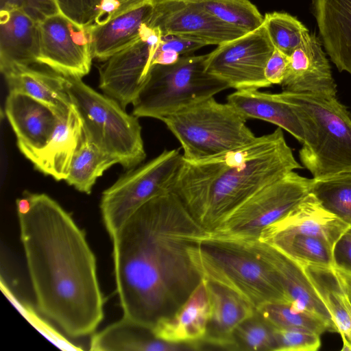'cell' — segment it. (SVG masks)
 Instances as JSON below:
<instances>
[{"mask_svg":"<svg viewBox=\"0 0 351 351\" xmlns=\"http://www.w3.org/2000/svg\"><path fill=\"white\" fill-rule=\"evenodd\" d=\"M275 328H293L311 331L321 335L331 331L329 325L320 317L306 311H295L284 303H268L256 311Z\"/></svg>","mask_w":351,"mask_h":351,"instance_id":"cell-34","label":"cell"},{"mask_svg":"<svg viewBox=\"0 0 351 351\" xmlns=\"http://www.w3.org/2000/svg\"><path fill=\"white\" fill-rule=\"evenodd\" d=\"M311 193L325 208L351 226V172L313 178Z\"/></svg>","mask_w":351,"mask_h":351,"instance_id":"cell-31","label":"cell"},{"mask_svg":"<svg viewBox=\"0 0 351 351\" xmlns=\"http://www.w3.org/2000/svg\"><path fill=\"white\" fill-rule=\"evenodd\" d=\"M283 91L336 96V84L322 41L310 34L290 56Z\"/></svg>","mask_w":351,"mask_h":351,"instance_id":"cell-20","label":"cell"},{"mask_svg":"<svg viewBox=\"0 0 351 351\" xmlns=\"http://www.w3.org/2000/svg\"><path fill=\"white\" fill-rule=\"evenodd\" d=\"M144 27L138 40L104 60L99 69V88L124 109L132 104L152 66V48Z\"/></svg>","mask_w":351,"mask_h":351,"instance_id":"cell-14","label":"cell"},{"mask_svg":"<svg viewBox=\"0 0 351 351\" xmlns=\"http://www.w3.org/2000/svg\"><path fill=\"white\" fill-rule=\"evenodd\" d=\"M263 23L274 47L287 56L298 48L310 34L302 22L285 12L267 13Z\"/></svg>","mask_w":351,"mask_h":351,"instance_id":"cell-33","label":"cell"},{"mask_svg":"<svg viewBox=\"0 0 351 351\" xmlns=\"http://www.w3.org/2000/svg\"><path fill=\"white\" fill-rule=\"evenodd\" d=\"M206 56H182L172 64L153 65L132 102V114L161 121L228 88L206 71Z\"/></svg>","mask_w":351,"mask_h":351,"instance_id":"cell-7","label":"cell"},{"mask_svg":"<svg viewBox=\"0 0 351 351\" xmlns=\"http://www.w3.org/2000/svg\"><path fill=\"white\" fill-rule=\"evenodd\" d=\"M312 183L313 178L291 171L254 193L208 233L242 241L258 239L266 227L287 215L311 192Z\"/></svg>","mask_w":351,"mask_h":351,"instance_id":"cell-10","label":"cell"},{"mask_svg":"<svg viewBox=\"0 0 351 351\" xmlns=\"http://www.w3.org/2000/svg\"><path fill=\"white\" fill-rule=\"evenodd\" d=\"M227 102L246 119H256L276 125L302 144L304 132L291 105L279 93L258 89L239 90L227 97Z\"/></svg>","mask_w":351,"mask_h":351,"instance_id":"cell-26","label":"cell"},{"mask_svg":"<svg viewBox=\"0 0 351 351\" xmlns=\"http://www.w3.org/2000/svg\"><path fill=\"white\" fill-rule=\"evenodd\" d=\"M60 13L83 27L94 23L100 0H55Z\"/></svg>","mask_w":351,"mask_h":351,"instance_id":"cell-37","label":"cell"},{"mask_svg":"<svg viewBox=\"0 0 351 351\" xmlns=\"http://www.w3.org/2000/svg\"><path fill=\"white\" fill-rule=\"evenodd\" d=\"M312 8L330 60L351 75V0H312Z\"/></svg>","mask_w":351,"mask_h":351,"instance_id":"cell-24","label":"cell"},{"mask_svg":"<svg viewBox=\"0 0 351 351\" xmlns=\"http://www.w3.org/2000/svg\"><path fill=\"white\" fill-rule=\"evenodd\" d=\"M120 2L126 5H134L140 3L144 0H119Z\"/></svg>","mask_w":351,"mask_h":351,"instance_id":"cell-45","label":"cell"},{"mask_svg":"<svg viewBox=\"0 0 351 351\" xmlns=\"http://www.w3.org/2000/svg\"><path fill=\"white\" fill-rule=\"evenodd\" d=\"M117 163L116 158L101 150L84 131L65 181L77 191L89 194L97 179Z\"/></svg>","mask_w":351,"mask_h":351,"instance_id":"cell-29","label":"cell"},{"mask_svg":"<svg viewBox=\"0 0 351 351\" xmlns=\"http://www.w3.org/2000/svg\"><path fill=\"white\" fill-rule=\"evenodd\" d=\"M189 253L202 278L234 291L256 311L268 303L289 304L278 275L247 241L206 232Z\"/></svg>","mask_w":351,"mask_h":351,"instance_id":"cell-4","label":"cell"},{"mask_svg":"<svg viewBox=\"0 0 351 351\" xmlns=\"http://www.w3.org/2000/svg\"><path fill=\"white\" fill-rule=\"evenodd\" d=\"M205 282L210 302V318L203 342L237 350L234 330L243 322L253 316L256 310L234 291L211 281L205 280Z\"/></svg>","mask_w":351,"mask_h":351,"instance_id":"cell-22","label":"cell"},{"mask_svg":"<svg viewBox=\"0 0 351 351\" xmlns=\"http://www.w3.org/2000/svg\"><path fill=\"white\" fill-rule=\"evenodd\" d=\"M289 62V56L274 49L265 69V77L271 85L282 84L287 71Z\"/></svg>","mask_w":351,"mask_h":351,"instance_id":"cell-39","label":"cell"},{"mask_svg":"<svg viewBox=\"0 0 351 351\" xmlns=\"http://www.w3.org/2000/svg\"><path fill=\"white\" fill-rule=\"evenodd\" d=\"M206 232L171 191L149 199L111 237L123 317L152 328L202 280L189 247Z\"/></svg>","mask_w":351,"mask_h":351,"instance_id":"cell-1","label":"cell"},{"mask_svg":"<svg viewBox=\"0 0 351 351\" xmlns=\"http://www.w3.org/2000/svg\"><path fill=\"white\" fill-rule=\"evenodd\" d=\"M55 112L58 124L49 142L43 148L23 155L36 169L60 181L65 180L68 176L73 157L83 136L84 126L73 103Z\"/></svg>","mask_w":351,"mask_h":351,"instance_id":"cell-16","label":"cell"},{"mask_svg":"<svg viewBox=\"0 0 351 351\" xmlns=\"http://www.w3.org/2000/svg\"><path fill=\"white\" fill-rule=\"evenodd\" d=\"M9 92L30 96L54 110L72 104L63 75L54 71L19 67L3 74Z\"/></svg>","mask_w":351,"mask_h":351,"instance_id":"cell-27","label":"cell"},{"mask_svg":"<svg viewBox=\"0 0 351 351\" xmlns=\"http://www.w3.org/2000/svg\"><path fill=\"white\" fill-rule=\"evenodd\" d=\"M300 168L282 129L278 128L246 145L213 157L183 159L170 191L210 232L254 193Z\"/></svg>","mask_w":351,"mask_h":351,"instance_id":"cell-3","label":"cell"},{"mask_svg":"<svg viewBox=\"0 0 351 351\" xmlns=\"http://www.w3.org/2000/svg\"><path fill=\"white\" fill-rule=\"evenodd\" d=\"M39 53V21L19 8L0 9L1 73L38 63Z\"/></svg>","mask_w":351,"mask_h":351,"instance_id":"cell-18","label":"cell"},{"mask_svg":"<svg viewBox=\"0 0 351 351\" xmlns=\"http://www.w3.org/2000/svg\"><path fill=\"white\" fill-rule=\"evenodd\" d=\"M237 350L275 351L276 342L274 328L256 311L234 330Z\"/></svg>","mask_w":351,"mask_h":351,"instance_id":"cell-35","label":"cell"},{"mask_svg":"<svg viewBox=\"0 0 351 351\" xmlns=\"http://www.w3.org/2000/svg\"><path fill=\"white\" fill-rule=\"evenodd\" d=\"M64 77L86 136L123 168H136L146 157L138 117L127 113L117 101L97 92L82 78Z\"/></svg>","mask_w":351,"mask_h":351,"instance_id":"cell-6","label":"cell"},{"mask_svg":"<svg viewBox=\"0 0 351 351\" xmlns=\"http://www.w3.org/2000/svg\"><path fill=\"white\" fill-rule=\"evenodd\" d=\"M94 351H178L199 350L197 344L178 343L156 338L152 328L122 317L93 335Z\"/></svg>","mask_w":351,"mask_h":351,"instance_id":"cell-25","label":"cell"},{"mask_svg":"<svg viewBox=\"0 0 351 351\" xmlns=\"http://www.w3.org/2000/svg\"><path fill=\"white\" fill-rule=\"evenodd\" d=\"M275 351H315L321 346L320 335L300 329L274 328Z\"/></svg>","mask_w":351,"mask_h":351,"instance_id":"cell-36","label":"cell"},{"mask_svg":"<svg viewBox=\"0 0 351 351\" xmlns=\"http://www.w3.org/2000/svg\"><path fill=\"white\" fill-rule=\"evenodd\" d=\"M350 226L310 192L287 215L266 227L258 239L265 242L279 235L302 234L321 238L334 248Z\"/></svg>","mask_w":351,"mask_h":351,"instance_id":"cell-17","label":"cell"},{"mask_svg":"<svg viewBox=\"0 0 351 351\" xmlns=\"http://www.w3.org/2000/svg\"><path fill=\"white\" fill-rule=\"evenodd\" d=\"M183 149L186 160H199L234 149L256 136L247 119L229 103L214 97L165 117L161 120Z\"/></svg>","mask_w":351,"mask_h":351,"instance_id":"cell-8","label":"cell"},{"mask_svg":"<svg viewBox=\"0 0 351 351\" xmlns=\"http://www.w3.org/2000/svg\"><path fill=\"white\" fill-rule=\"evenodd\" d=\"M152 11V1L144 0L106 21L90 25L93 58L104 61L138 40Z\"/></svg>","mask_w":351,"mask_h":351,"instance_id":"cell-21","label":"cell"},{"mask_svg":"<svg viewBox=\"0 0 351 351\" xmlns=\"http://www.w3.org/2000/svg\"><path fill=\"white\" fill-rule=\"evenodd\" d=\"M265 243L272 245L301 266H335L332 247L321 238L289 234L274 237Z\"/></svg>","mask_w":351,"mask_h":351,"instance_id":"cell-30","label":"cell"},{"mask_svg":"<svg viewBox=\"0 0 351 351\" xmlns=\"http://www.w3.org/2000/svg\"><path fill=\"white\" fill-rule=\"evenodd\" d=\"M210 302L205 280L171 315L162 318L152 328L160 339L178 343L200 344L207 332Z\"/></svg>","mask_w":351,"mask_h":351,"instance_id":"cell-23","label":"cell"},{"mask_svg":"<svg viewBox=\"0 0 351 351\" xmlns=\"http://www.w3.org/2000/svg\"><path fill=\"white\" fill-rule=\"evenodd\" d=\"M25 195L28 207L17 214L37 307L69 336L91 335L104 318V298L86 235L49 195Z\"/></svg>","mask_w":351,"mask_h":351,"instance_id":"cell-2","label":"cell"},{"mask_svg":"<svg viewBox=\"0 0 351 351\" xmlns=\"http://www.w3.org/2000/svg\"><path fill=\"white\" fill-rule=\"evenodd\" d=\"M304 132L300 159L322 179L351 172V115L336 96L282 91Z\"/></svg>","mask_w":351,"mask_h":351,"instance_id":"cell-5","label":"cell"},{"mask_svg":"<svg viewBox=\"0 0 351 351\" xmlns=\"http://www.w3.org/2000/svg\"><path fill=\"white\" fill-rule=\"evenodd\" d=\"M5 112L23 154L43 148L58 124V115L53 109L20 93L9 92Z\"/></svg>","mask_w":351,"mask_h":351,"instance_id":"cell-19","label":"cell"},{"mask_svg":"<svg viewBox=\"0 0 351 351\" xmlns=\"http://www.w3.org/2000/svg\"><path fill=\"white\" fill-rule=\"evenodd\" d=\"M203 7L221 21L245 33L259 27L264 21L255 5L249 0H199Z\"/></svg>","mask_w":351,"mask_h":351,"instance_id":"cell-32","label":"cell"},{"mask_svg":"<svg viewBox=\"0 0 351 351\" xmlns=\"http://www.w3.org/2000/svg\"><path fill=\"white\" fill-rule=\"evenodd\" d=\"M275 47L264 23L207 54L206 70L237 90L267 88L266 64Z\"/></svg>","mask_w":351,"mask_h":351,"instance_id":"cell-11","label":"cell"},{"mask_svg":"<svg viewBox=\"0 0 351 351\" xmlns=\"http://www.w3.org/2000/svg\"><path fill=\"white\" fill-rule=\"evenodd\" d=\"M333 256L335 266L351 272V226L335 243Z\"/></svg>","mask_w":351,"mask_h":351,"instance_id":"cell-41","label":"cell"},{"mask_svg":"<svg viewBox=\"0 0 351 351\" xmlns=\"http://www.w3.org/2000/svg\"><path fill=\"white\" fill-rule=\"evenodd\" d=\"M153 11L147 25L162 35H173L206 45H219L245 32L209 13L199 0H151Z\"/></svg>","mask_w":351,"mask_h":351,"instance_id":"cell-13","label":"cell"},{"mask_svg":"<svg viewBox=\"0 0 351 351\" xmlns=\"http://www.w3.org/2000/svg\"><path fill=\"white\" fill-rule=\"evenodd\" d=\"M9 7L21 8L38 21L60 13L55 0H0V9Z\"/></svg>","mask_w":351,"mask_h":351,"instance_id":"cell-38","label":"cell"},{"mask_svg":"<svg viewBox=\"0 0 351 351\" xmlns=\"http://www.w3.org/2000/svg\"><path fill=\"white\" fill-rule=\"evenodd\" d=\"M341 350H351V334L343 339Z\"/></svg>","mask_w":351,"mask_h":351,"instance_id":"cell-44","label":"cell"},{"mask_svg":"<svg viewBox=\"0 0 351 351\" xmlns=\"http://www.w3.org/2000/svg\"><path fill=\"white\" fill-rule=\"evenodd\" d=\"M247 241L258 256L278 275L291 308L295 311L308 312L320 317L329 325L332 332H337L330 313L302 267L269 243L259 239Z\"/></svg>","mask_w":351,"mask_h":351,"instance_id":"cell-15","label":"cell"},{"mask_svg":"<svg viewBox=\"0 0 351 351\" xmlns=\"http://www.w3.org/2000/svg\"><path fill=\"white\" fill-rule=\"evenodd\" d=\"M89 25L79 27L61 13L40 21L38 63L64 76L86 75L93 58Z\"/></svg>","mask_w":351,"mask_h":351,"instance_id":"cell-12","label":"cell"},{"mask_svg":"<svg viewBox=\"0 0 351 351\" xmlns=\"http://www.w3.org/2000/svg\"><path fill=\"white\" fill-rule=\"evenodd\" d=\"M182 161L179 151L165 150L145 164L129 170L103 192L100 210L110 238L141 205L170 191Z\"/></svg>","mask_w":351,"mask_h":351,"instance_id":"cell-9","label":"cell"},{"mask_svg":"<svg viewBox=\"0 0 351 351\" xmlns=\"http://www.w3.org/2000/svg\"><path fill=\"white\" fill-rule=\"evenodd\" d=\"M204 46L202 43L180 36L162 35L161 43L156 51H173L182 56H189Z\"/></svg>","mask_w":351,"mask_h":351,"instance_id":"cell-40","label":"cell"},{"mask_svg":"<svg viewBox=\"0 0 351 351\" xmlns=\"http://www.w3.org/2000/svg\"><path fill=\"white\" fill-rule=\"evenodd\" d=\"M180 57V54L173 51H156L152 61V66L155 64L169 65L174 64Z\"/></svg>","mask_w":351,"mask_h":351,"instance_id":"cell-42","label":"cell"},{"mask_svg":"<svg viewBox=\"0 0 351 351\" xmlns=\"http://www.w3.org/2000/svg\"><path fill=\"white\" fill-rule=\"evenodd\" d=\"M315 291L330 313L342 339L351 334V320L344 304L346 291L334 267L306 265L302 266Z\"/></svg>","mask_w":351,"mask_h":351,"instance_id":"cell-28","label":"cell"},{"mask_svg":"<svg viewBox=\"0 0 351 351\" xmlns=\"http://www.w3.org/2000/svg\"><path fill=\"white\" fill-rule=\"evenodd\" d=\"M334 270L341 285L351 300V272L337 266L334 267Z\"/></svg>","mask_w":351,"mask_h":351,"instance_id":"cell-43","label":"cell"}]
</instances>
